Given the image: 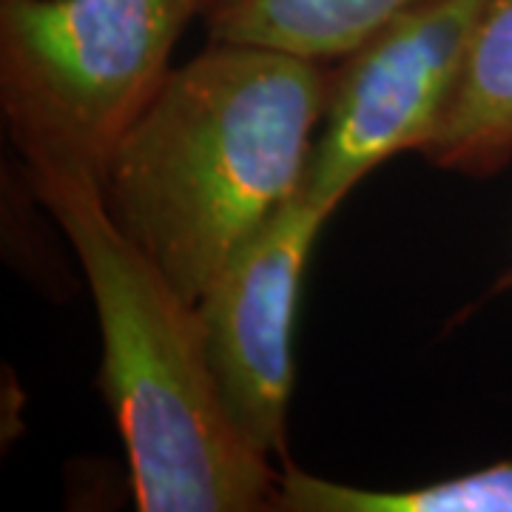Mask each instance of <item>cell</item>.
Returning <instances> with one entry per match:
<instances>
[{
	"label": "cell",
	"instance_id": "1",
	"mask_svg": "<svg viewBox=\"0 0 512 512\" xmlns=\"http://www.w3.org/2000/svg\"><path fill=\"white\" fill-rule=\"evenodd\" d=\"M330 74L319 60L211 40L171 69L100 174L111 217L191 305L305 185Z\"/></svg>",
	"mask_w": 512,
	"mask_h": 512
},
{
	"label": "cell",
	"instance_id": "2",
	"mask_svg": "<svg viewBox=\"0 0 512 512\" xmlns=\"http://www.w3.org/2000/svg\"><path fill=\"white\" fill-rule=\"evenodd\" d=\"M92 293L103 396L143 512L276 510L279 476L239 439L211 379L197 305L111 217L92 171L26 165Z\"/></svg>",
	"mask_w": 512,
	"mask_h": 512
},
{
	"label": "cell",
	"instance_id": "3",
	"mask_svg": "<svg viewBox=\"0 0 512 512\" xmlns=\"http://www.w3.org/2000/svg\"><path fill=\"white\" fill-rule=\"evenodd\" d=\"M211 0H0V109L26 165L100 180Z\"/></svg>",
	"mask_w": 512,
	"mask_h": 512
},
{
	"label": "cell",
	"instance_id": "4",
	"mask_svg": "<svg viewBox=\"0 0 512 512\" xmlns=\"http://www.w3.org/2000/svg\"><path fill=\"white\" fill-rule=\"evenodd\" d=\"M487 0H427L359 43L330 74L302 191L336 211L373 168L419 151L456 86Z\"/></svg>",
	"mask_w": 512,
	"mask_h": 512
},
{
	"label": "cell",
	"instance_id": "5",
	"mask_svg": "<svg viewBox=\"0 0 512 512\" xmlns=\"http://www.w3.org/2000/svg\"><path fill=\"white\" fill-rule=\"evenodd\" d=\"M330 214L299 191L222 265L197 302L222 410L239 439L268 461L285 453L296 305Z\"/></svg>",
	"mask_w": 512,
	"mask_h": 512
},
{
	"label": "cell",
	"instance_id": "6",
	"mask_svg": "<svg viewBox=\"0 0 512 512\" xmlns=\"http://www.w3.org/2000/svg\"><path fill=\"white\" fill-rule=\"evenodd\" d=\"M419 154L467 177H493L510 165L512 0H487L456 86Z\"/></svg>",
	"mask_w": 512,
	"mask_h": 512
},
{
	"label": "cell",
	"instance_id": "7",
	"mask_svg": "<svg viewBox=\"0 0 512 512\" xmlns=\"http://www.w3.org/2000/svg\"><path fill=\"white\" fill-rule=\"evenodd\" d=\"M421 3L427 0H217L205 18L208 40L256 43L325 63L350 55Z\"/></svg>",
	"mask_w": 512,
	"mask_h": 512
},
{
	"label": "cell",
	"instance_id": "8",
	"mask_svg": "<svg viewBox=\"0 0 512 512\" xmlns=\"http://www.w3.org/2000/svg\"><path fill=\"white\" fill-rule=\"evenodd\" d=\"M282 512H512V461L421 487L373 490L288 464L276 487Z\"/></svg>",
	"mask_w": 512,
	"mask_h": 512
},
{
	"label": "cell",
	"instance_id": "9",
	"mask_svg": "<svg viewBox=\"0 0 512 512\" xmlns=\"http://www.w3.org/2000/svg\"><path fill=\"white\" fill-rule=\"evenodd\" d=\"M214 3H217V0H211V6H214ZM211 6H208V9H211Z\"/></svg>",
	"mask_w": 512,
	"mask_h": 512
}]
</instances>
